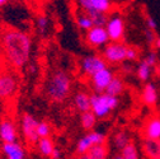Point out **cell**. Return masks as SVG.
Segmentation results:
<instances>
[{"label": "cell", "instance_id": "5", "mask_svg": "<svg viewBox=\"0 0 160 159\" xmlns=\"http://www.w3.org/2000/svg\"><path fill=\"white\" fill-rule=\"evenodd\" d=\"M106 144V135L98 131L88 132L85 136H83L76 144V153L79 155L87 154L93 146L95 145H103Z\"/></svg>", "mask_w": 160, "mask_h": 159}, {"label": "cell", "instance_id": "31", "mask_svg": "<svg viewBox=\"0 0 160 159\" xmlns=\"http://www.w3.org/2000/svg\"><path fill=\"white\" fill-rule=\"evenodd\" d=\"M146 24H148V28H149L150 31H155V29L158 28V24H156L155 19H154L152 17H148V19H146Z\"/></svg>", "mask_w": 160, "mask_h": 159}, {"label": "cell", "instance_id": "17", "mask_svg": "<svg viewBox=\"0 0 160 159\" xmlns=\"http://www.w3.org/2000/svg\"><path fill=\"white\" fill-rule=\"evenodd\" d=\"M74 103L75 107L82 112H89L90 111V95L85 92H79L74 97Z\"/></svg>", "mask_w": 160, "mask_h": 159}, {"label": "cell", "instance_id": "15", "mask_svg": "<svg viewBox=\"0 0 160 159\" xmlns=\"http://www.w3.org/2000/svg\"><path fill=\"white\" fill-rule=\"evenodd\" d=\"M141 101L149 107H155L159 102V93L154 83H146L141 92Z\"/></svg>", "mask_w": 160, "mask_h": 159}, {"label": "cell", "instance_id": "36", "mask_svg": "<svg viewBox=\"0 0 160 159\" xmlns=\"http://www.w3.org/2000/svg\"><path fill=\"white\" fill-rule=\"evenodd\" d=\"M5 4H8L7 0H0V7H3V5H5Z\"/></svg>", "mask_w": 160, "mask_h": 159}, {"label": "cell", "instance_id": "22", "mask_svg": "<svg viewBox=\"0 0 160 159\" xmlns=\"http://www.w3.org/2000/svg\"><path fill=\"white\" fill-rule=\"evenodd\" d=\"M87 154H88L89 159H107V156H108V146L106 144L95 145Z\"/></svg>", "mask_w": 160, "mask_h": 159}, {"label": "cell", "instance_id": "30", "mask_svg": "<svg viewBox=\"0 0 160 159\" xmlns=\"http://www.w3.org/2000/svg\"><path fill=\"white\" fill-rule=\"evenodd\" d=\"M144 60H145L146 64H149L151 68H155L156 64H158V55H156V52H150V54H148V56L144 59Z\"/></svg>", "mask_w": 160, "mask_h": 159}, {"label": "cell", "instance_id": "11", "mask_svg": "<svg viewBox=\"0 0 160 159\" xmlns=\"http://www.w3.org/2000/svg\"><path fill=\"white\" fill-rule=\"evenodd\" d=\"M85 41L88 42V45L93 47H102L107 46L109 38L104 27H93L90 31L87 32Z\"/></svg>", "mask_w": 160, "mask_h": 159}, {"label": "cell", "instance_id": "1", "mask_svg": "<svg viewBox=\"0 0 160 159\" xmlns=\"http://www.w3.org/2000/svg\"><path fill=\"white\" fill-rule=\"evenodd\" d=\"M2 41L5 56L13 66L22 68L28 63L32 42L27 33L18 29H8L3 34Z\"/></svg>", "mask_w": 160, "mask_h": 159}, {"label": "cell", "instance_id": "32", "mask_svg": "<svg viewBox=\"0 0 160 159\" xmlns=\"http://www.w3.org/2000/svg\"><path fill=\"white\" fill-rule=\"evenodd\" d=\"M145 36H146L148 42L152 45V44H154V41H155V34H154V32H152V31H150V29H148V31L145 32Z\"/></svg>", "mask_w": 160, "mask_h": 159}, {"label": "cell", "instance_id": "4", "mask_svg": "<svg viewBox=\"0 0 160 159\" xmlns=\"http://www.w3.org/2000/svg\"><path fill=\"white\" fill-rule=\"evenodd\" d=\"M126 51L127 46L122 42H111L104 46L103 50V59L106 63L111 64H119L126 60Z\"/></svg>", "mask_w": 160, "mask_h": 159}, {"label": "cell", "instance_id": "16", "mask_svg": "<svg viewBox=\"0 0 160 159\" xmlns=\"http://www.w3.org/2000/svg\"><path fill=\"white\" fill-rule=\"evenodd\" d=\"M2 150L8 159H24V149L18 143H5L2 145Z\"/></svg>", "mask_w": 160, "mask_h": 159}, {"label": "cell", "instance_id": "38", "mask_svg": "<svg viewBox=\"0 0 160 159\" xmlns=\"http://www.w3.org/2000/svg\"><path fill=\"white\" fill-rule=\"evenodd\" d=\"M70 159H79V158H75V156H72V158H70Z\"/></svg>", "mask_w": 160, "mask_h": 159}, {"label": "cell", "instance_id": "34", "mask_svg": "<svg viewBox=\"0 0 160 159\" xmlns=\"http://www.w3.org/2000/svg\"><path fill=\"white\" fill-rule=\"evenodd\" d=\"M154 47L156 49V50H160V36H158V37H155V41H154Z\"/></svg>", "mask_w": 160, "mask_h": 159}, {"label": "cell", "instance_id": "28", "mask_svg": "<svg viewBox=\"0 0 160 159\" xmlns=\"http://www.w3.org/2000/svg\"><path fill=\"white\" fill-rule=\"evenodd\" d=\"M50 125L47 122H38V126H37V135L39 139H45V137H48L50 135Z\"/></svg>", "mask_w": 160, "mask_h": 159}, {"label": "cell", "instance_id": "7", "mask_svg": "<svg viewBox=\"0 0 160 159\" xmlns=\"http://www.w3.org/2000/svg\"><path fill=\"white\" fill-rule=\"evenodd\" d=\"M80 68H82V71L88 75V76H93L95 73L107 69V63L102 56H97V55H89L85 56L82 64H80Z\"/></svg>", "mask_w": 160, "mask_h": 159}, {"label": "cell", "instance_id": "13", "mask_svg": "<svg viewBox=\"0 0 160 159\" xmlns=\"http://www.w3.org/2000/svg\"><path fill=\"white\" fill-rule=\"evenodd\" d=\"M0 139L3 140V144L17 143V127L13 121L3 120L0 122Z\"/></svg>", "mask_w": 160, "mask_h": 159}, {"label": "cell", "instance_id": "10", "mask_svg": "<svg viewBox=\"0 0 160 159\" xmlns=\"http://www.w3.org/2000/svg\"><path fill=\"white\" fill-rule=\"evenodd\" d=\"M79 5L84 13H99L106 15L112 9V3L109 0H80Z\"/></svg>", "mask_w": 160, "mask_h": 159}, {"label": "cell", "instance_id": "35", "mask_svg": "<svg viewBox=\"0 0 160 159\" xmlns=\"http://www.w3.org/2000/svg\"><path fill=\"white\" fill-rule=\"evenodd\" d=\"M78 158H79V159H89L88 154H82V155H79Z\"/></svg>", "mask_w": 160, "mask_h": 159}, {"label": "cell", "instance_id": "21", "mask_svg": "<svg viewBox=\"0 0 160 159\" xmlns=\"http://www.w3.org/2000/svg\"><path fill=\"white\" fill-rule=\"evenodd\" d=\"M152 70H154V68H151L149 64H146L145 60H142L137 66V76H138V79L141 82H148L149 83V79L151 78Z\"/></svg>", "mask_w": 160, "mask_h": 159}, {"label": "cell", "instance_id": "8", "mask_svg": "<svg viewBox=\"0 0 160 159\" xmlns=\"http://www.w3.org/2000/svg\"><path fill=\"white\" fill-rule=\"evenodd\" d=\"M114 74L111 69H104L95 73L93 76H90V80H92V85L95 90V93H104L107 87L109 85V83L113 80Z\"/></svg>", "mask_w": 160, "mask_h": 159}, {"label": "cell", "instance_id": "23", "mask_svg": "<svg viewBox=\"0 0 160 159\" xmlns=\"http://www.w3.org/2000/svg\"><path fill=\"white\" fill-rule=\"evenodd\" d=\"M122 159H140V154H138V149L136 146L135 143H128L122 150H121V154Z\"/></svg>", "mask_w": 160, "mask_h": 159}, {"label": "cell", "instance_id": "33", "mask_svg": "<svg viewBox=\"0 0 160 159\" xmlns=\"http://www.w3.org/2000/svg\"><path fill=\"white\" fill-rule=\"evenodd\" d=\"M60 156H61V153H60V150L57 149V148H55V150L52 151V154H51V159H60Z\"/></svg>", "mask_w": 160, "mask_h": 159}, {"label": "cell", "instance_id": "6", "mask_svg": "<svg viewBox=\"0 0 160 159\" xmlns=\"http://www.w3.org/2000/svg\"><path fill=\"white\" fill-rule=\"evenodd\" d=\"M104 28L107 31L109 41H112V42L122 41V38L125 36V22L121 15L114 14V15L109 17Z\"/></svg>", "mask_w": 160, "mask_h": 159}, {"label": "cell", "instance_id": "37", "mask_svg": "<svg viewBox=\"0 0 160 159\" xmlns=\"http://www.w3.org/2000/svg\"><path fill=\"white\" fill-rule=\"evenodd\" d=\"M113 159H122V156H121V155H116Z\"/></svg>", "mask_w": 160, "mask_h": 159}, {"label": "cell", "instance_id": "9", "mask_svg": "<svg viewBox=\"0 0 160 159\" xmlns=\"http://www.w3.org/2000/svg\"><path fill=\"white\" fill-rule=\"evenodd\" d=\"M37 126H38V121L36 118L29 115V113H26L23 115L22 117V132L26 137V140L28 143H38L39 137L37 135Z\"/></svg>", "mask_w": 160, "mask_h": 159}, {"label": "cell", "instance_id": "26", "mask_svg": "<svg viewBox=\"0 0 160 159\" xmlns=\"http://www.w3.org/2000/svg\"><path fill=\"white\" fill-rule=\"evenodd\" d=\"M76 24H78V27L80 28V29H84V31H90L93 27H94V24H93V22H92V19L84 13V14H79L78 17H76Z\"/></svg>", "mask_w": 160, "mask_h": 159}, {"label": "cell", "instance_id": "20", "mask_svg": "<svg viewBox=\"0 0 160 159\" xmlns=\"http://www.w3.org/2000/svg\"><path fill=\"white\" fill-rule=\"evenodd\" d=\"M37 148L38 151L41 153L43 156H51L52 151L55 150V145L52 143V140L50 137H45V139H39L37 143Z\"/></svg>", "mask_w": 160, "mask_h": 159}, {"label": "cell", "instance_id": "19", "mask_svg": "<svg viewBox=\"0 0 160 159\" xmlns=\"http://www.w3.org/2000/svg\"><path fill=\"white\" fill-rule=\"evenodd\" d=\"M123 90H125V83H123V80H122L121 78L114 76L113 80L107 87V89H106L104 93L108 94V95H112V97H117L118 98V95L122 94Z\"/></svg>", "mask_w": 160, "mask_h": 159}, {"label": "cell", "instance_id": "3", "mask_svg": "<svg viewBox=\"0 0 160 159\" xmlns=\"http://www.w3.org/2000/svg\"><path fill=\"white\" fill-rule=\"evenodd\" d=\"M118 106V98L106 93H94L90 95V111L97 118H106Z\"/></svg>", "mask_w": 160, "mask_h": 159}, {"label": "cell", "instance_id": "2", "mask_svg": "<svg viewBox=\"0 0 160 159\" xmlns=\"http://www.w3.org/2000/svg\"><path fill=\"white\" fill-rule=\"evenodd\" d=\"M71 89V82L69 75L62 71L57 70L51 74L47 80L46 93L48 98L53 102H62L69 97Z\"/></svg>", "mask_w": 160, "mask_h": 159}, {"label": "cell", "instance_id": "18", "mask_svg": "<svg viewBox=\"0 0 160 159\" xmlns=\"http://www.w3.org/2000/svg\"><path fill=\"white\" fill-rule=\"evenodd\" d=\"M142 149L149 159H160V141L145 140L142 144Z\"/></svg>", "mask_w": 160, "mask_h": 159}, {"label": "cell", "instance_id": "25", "mask_svg": "<svg viewBox=\"0 0 160 159\" xmlns=\"http://www.w3.org/2000/svg\"><path fill=\"white\" fill-rule=\"evenodd\" d=\"M128 143H130V136H128V134L126 131L122 130V131H118V132L114 134V136H113V144H114V146L117 149L122 150Z\"/></svg>", "mask_w": 160, "mask_h": 159}, {"label": "cell", "instance_id": "29", "mask_svg": "<svg viewBox=\"0 0 160 159\" xmlns=\"http://www.w3.org/2000/svg\"><path fill=\"white\" fill-rule=\"evenodd\" d=\"M138 50L135 49V47H127V51H126V60L128 61H135L138 59Z\"/></svg>", "mask_w": 160, "mask_h": 159}, {"label": "cell", "instance_id": "12", "mask_svg": "<svg viewBox=\"0 0 160 159\" xmlns=\"http://www.w3.org/2000/svg\"><path fill=\"white\" fill-rule=\"evenodd\" d=\"M17 90V80L10 74H0V98H9Z\"/></svg>", "mask_w": 160, "mask_h": 159}, {"label": "cell", "instance_id": "27", "mask_svg": "<svg viewBox=\"0 0 160 159\" xmlns=\"http://www.w3.org/2000/svg\"><path fill=\"white\" fill-rule=\"evenodd\" d=\"M36 24H37V28H38L39 33H42V34L46 33L47 29H48V24H50L48 18L46 15H38L37 19H36Z\"/></svg>", "mask_w": 160, "mask_h": 159}, {"label": "cell", "instance_id": "14", "mask_svg": "<svg viewBox=\"0 0 160 159\" xmlns=\"http://www.w3.org/2000/svg\"><path fill=\"white\" fill-rule=\"evenodd\" d=\"M145 140L160 141V116H154L149 118L144 127Z\"/></svg>", "mask_w": 160, "mask_h": 159}, {"label": "cell", "instance_id": "24", "mask_svg": "<svg viewBox=\"0 0 160 159\" xmlns=\"http://www.w3.org/2000/svg\"><path fill=\"white\" fill-rule=\"evenodd\" d=\"M80 124H82L84 130H92L97 124V117L94 116V113L92 111L84 112L80 116Z\"/></svg>", "mask_w": 160, "mask_h": 159}]
</instances>
